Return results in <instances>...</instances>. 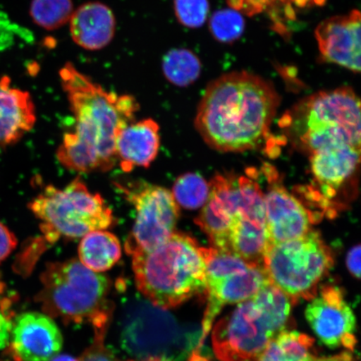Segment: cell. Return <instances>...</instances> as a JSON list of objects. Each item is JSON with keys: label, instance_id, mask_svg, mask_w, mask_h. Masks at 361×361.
Returning <instances> with one entry per match:
<instances>
[{"label": "cell", "instance_id": "obj_12", "mask_svg": "<svg viewBox=\"0 0 361 361\" xmlns=\"http://www.w3.org/2000/svg\"><path fill=\"white\" fill-rule=\"evenodd\" d=\"M310 301L305 317L319 341L331 349L354 351L356 319L341 288L326 284Z\"/></svg>", "mask_w": 361, "mask_h": 361}, {"label": "cell", "instance_id": "obj_17", "mask_svg": "<svg viewBox=\"0 0 361 361\" xmlns=\"http://www.w3.org/2000/svg\"><path fill=\"white\" fill-rule=\"evenodd\" d=\"M360 149L343 147L322 150L310 155L314 180L326 200H331L357 171Z\"/></svg>", "mask_w": 361, "mask_h": 361}, {"label": "cell", "instance_id": "obj_6", "mask_svg": "<svg viewBox=\"0 0 361 361\" xmlns=\"http://www.w3.org/2000/svg\"><path fill=\"white\" fill-rule=\"evenodd\" d=\"M292 303L272 283L237 304L215 324L212 341L220 361H259L269 343L286 329Z\"/></svg>", "mask_w": 361, "mask_h": 361}, {"label": "cell", "instance_id": "obj_2", "mask_svg": "<svg viewBox=\"0 0 361 361\" xmlns=\"http://www.w3.org/2000/svg\"><path fill=\"white\" fill-rule=\"evenodd\" d=\"M279 103L274 85L260 76L247 71L225 74L203 94L196 129L215 150H252L267 137Z\"/></svg>", "mask_w": 361, "mask_h": 361}, {"label": "cell", "instance_id": "obj_25", "mask_svg": "<svg viewBox=\"0 0 361 361\" xmlns=\"http://www.w3.org/2000/svg\"><path fill=\"white\" fill-rule=\"evenodd\" d=\"M210 185L197 173H186L176 180L173 196L178 206L186 209H197L205 205Z\"/></svg>", "mask_w": 361, "mask_h": 361}, {"label": "cell", "instance_id": "obj_3", "mask_svg": "<svg viewBox=\"0 0 361 361\" xmlns=\"http://www.w3.org/2000/svg\"><path fill=\"white\" fill-rule=\"evenodd\" d=\"M212 247L264 265L267 247L264 192L256 180L218 175L195 219Z\"/></svg>", "mask_w": 361, "mask_h": 361}, {"label": "cell", "instance_id": "obj_34", "mask_svg": "<svg viewBox=\"0 0 361 361\" xmlns=\"http://www.w3.org/2000/svg\"><path fill=\"white\" fill-rule=\"evenodd\" d=\"M13 361H20V360H18L17 358L15 357V360H13Z\"/></svg>", "mask_w": 361, "mask_h": 361}, {"label": "cell", "instance_id": "obj_21", "mask_svg": "<svg viewBox=\"0 0 361 361\" xmlns=\"http://www.w3.org/2000/svg\"><path fill=\"white\" fill-rule=\"evenodd\" d=\"M259 361H354L350 352L320 356L314 341L305 334L284 329L269 343Z\"/></svg>", "mask_w": 361, "mask_h": 361}, {"label": "cell", "instance_id": "obj_8", "mask_svg": "<svg viewBox=\"0 0 361 361\" xmlns=\"http://www.w3.org/2000/svg\"><path fill=\"white\" fill-rule=\"evenodd\" d=\"M29 209L42 221L40 229L49 243L61 237L82 238L116 222L100 194L90 192L79 178L62 189L47 186L29 203Z\"/></svg>", "mask_w": 361, "mask_h": 361}, {"label": "cell", "instance_id": "obj_30", "mask_svg": "<svg viewBox=\"0 0 361 361\" xmlns=\"http://www.w3.org/2000/svg\"><path fill=\"white\" fill-rule=\"evenodd\" d=\"M17 238L6 225L0 222V264H2L17 246Z\"/></svg>", "mask_w": 361, "mask_h": 361}, {"label": "cell", "instance_id": "obj_29", "mask_svg": "<svg viewBox=\"0 0 361 361\" xmlns=\"http://www.w3.org/2000/svg\"><path fill=\"white\" fill-rule=\"evenodd\" d=\"M107 329H94V342L81 355L80 361H120L109 350L106 348L105 337Z\"/></svg>", "mask_w": 361, "mask_h": 361}, {"label": "cell", "instance_id": "obj_10", "mask_svg": "<svg viewBox=\"0 0 361 361\" xmlns=\"http://www.w3.org/2000/svg\"><path fill=\"white\" fill-rule=\"evenodd\" d=\"M205 257L207 305L202 320L201 343L225 306L250 299L271 283L264 265L248 263L212 247H205Z\"/></svg>", "mask_w": 361, "mask_h": 361}, {"label": "cell", "instance_id": "obj_1", "mask_svg": "<svg viewBox=\"0 0 361 361\" xmlns=\"http://www.w3.org/2000/svg\"><path fill=\"white\" fill-rule=\"evenodd\" d=\"M75 124L63 138L57 158L79 173L107 171L117 160L116 143L121 130L133 123L139 105L130 94L108 92L67 62L60 71Z\"/></svg>", "mask_w": 361, "mask_h": 361}, {"label": "cell", "instance_id": "obj_22", "mask_svg": "<svg viewBox=\"0 0 361 361\" xmlns=\"http://www.w3.org/2000/svg\"><path fill=\"white\" fill-rule=\"evenodd\" d=\"M81 264L94 272L111 269L121 258L119 239L106 230H97L85 234L79 245Z\"/></svg>", "mask_w": 361, "mask_h": 361}, {"label": "cell", "instance_id": "obj_33", "mask_svg": "<svg viewBox=\"0 0 361 361\" xmlns=\"http://www.w3.org/2000/svg\"><path fill=\"white\" fill-rule=\"evenodd\" d=\"M142 361H169L168 358H164V357H153V358H149L147 360H143Z\"/></svg>", "mask_w": 361, "mask_h": 361}, {"label": "cell", "instance_id": "obj_31", "mask_svg": "<svg viewBox=\"0 0 361 361\" xmlns=\"http://www.w3.org/2000/svg\"><path fill=\"white\" fill-rule=\"evenodd\" d=\"M346 264L350 273L356 279L360 277V246L351 247L346 257Z\"/></svg>", "mask_w": 361, "mask_h": 361}, {"label": "cell", "instance_id": "obj_19", "mask_svg": "<svg viewBox=\"0 0 361 361\" xmlns=\"http://www.w3.org/2000/svg\"><path fill=\"white\" fill-rule=\"evenodd\" d=\"M70 32L73 42L87 51L107 47L116 33V18L110 7L101 2H88L74 11Z\"/></svg>", "mask_w": 361, "mask_h": 361}, {"label": "cell", "instance_id": "obj_15", "mask_svg": "<svg viewBox=\"0 0 361 361\" xmlns=\"http://www.w3.org/2000/svg\"><path fill=\"white\" fill-rule=\"evenodd\" d=\"M361 18L357 10L319 23L314 35L322 60L360 72Z\"/></svg>", "mask_w": 361, "mask_h": 361}, {"label": "cell", "instance_id": "obj_18", "mask_svg": "<svg viewBox=\"0 0 361 361\" xmlns=\"http://www.w3.org/2000/svg\"><path fill=\"white\" fill-rule=\"evenodd\" d=\"M35 121L30 93L12 87L8 76L0 78V147L19 142L34 128Z\"/></svg>", "mask_w": 361, "mask_h": 361}, {"label": "cell", "instance_id": "obj_24", "mask_svg": "<svg viewBox=\"0 0 361 361\" xmlns=\"http://www.w3.org/2000/svg\"><path fill=\"white\" fill-rule=\"evenodd\" d=\"M73 12L72 0H32L30 11L35 24L47 30L64 26Z\"/></svg>", "mask_w": 361, "mask_h": 361}, {"label": "cell", "instance_id": "obj_11", "mask_svg": "<svg viewBox=\"0 0 361 361\" xmlns=\"http://www.w3.org/2000/svg\"><path fill=\"white\" fill-rule=\"evenodd\" d=\"M116 185L135 210L133 229L125 245L129 255L153 250L175 232L179 206L168 189L146 182Z\"/></svg>", "mask_w": 361, "mask_h": 361}, {"label": "cell", "instance_id": "obj_26", "mask_svg": "<svg viewBox=\"0 0 361 361\" xmlns=\"http://www.w3.org/2000/svg\"><path fill=\"white\" fill-rule=\"evenodd\" d=\"M245 20L238 12L233 8L216 11L212 16L209 28L214 37L220 42H235L245 30Z\"/></svg>", "mask_w": 361, "mask_h": 361}, {"label": "cell", "instance_id": "obj_20", "mask_svg": "<svg viewBox=\"0 0 361 361\" xmlns=\"http://www.w3.org/2000/svg\"><path fill=\"white\" fill-rule=\"evenodd\" d=\"M159 147V126L154 120L132 123L121 130L117 137V160L126 173L135 166L148 168L156 159Z\"/></svg>", "mask_w": 361, "mask_h": 361}, {"label": "cell", "instance_id": "obj_32", "mask_svg": "<svg viewBox=\"0 0 361 361\" xmlns=\"http://www.w3.org/2000/svg\"><path fill=\"white\" fill-rule=\"evenodd\" d=\"M51 361H80V360L75 359L71 355H61L55 356Z\"/></svg>", "mask_w": 361, "mask_h": 361}, {"label": "cell", "instance_id": "obj_14", "mask_svg": "<svg viewBox=\"0 0 361 361\" xmlns=\"http://www.w3.org/2000/svg\"><path fill=\"white\" fill-rule=\"evenodd\" d=\"M264 192L267 247L305 235L312 226V214L302 202L269 173ZM266 252V251H265Z\"/></svg>", "mask_w": 361, "mask_h": 361}, {"label": "cell", "instance_id": "obj_5", "mask_svg": "<svg viewBox=\"0 0 361 361\" xmlns=\"http://www.w3.org/2000/svg\"><path fill=\"white\" fill-rule=\"evenodd\" d=\"M281 128L301 151L360 149V102L350 87L324 90L306 97L283 115Z\"/></svg>", "mask_w": 361, "mask_h": 361}, {"label": "cell", "instance_id": "obj_7", "mask_svg": "<svg viewBox=\"0 0 361 361\" xmlns=\"http://www.w3.org/2000/svg\"><path fill=\"white\" fill-rule=\"evenodd\" d=\"M40 281L43 288L36 300L49 317L90 323L94 329L109 327L114 307L107 299L111 281L105 275L71 259L48 263Z\"/></svg>", "mask_w": 361, "mask_h": 361}, {"label": "cell", "instance_id": "obj_16", "mask_svg": "<svg viewBox=\"0 0 361 361\" xmlns=\"http://www.w3.org/2000/svg\"><path fill=\"white\" fill-rule=\"evenodd\" d=\"M13 355L20 361H51L62 349L57 324L47 314L26 312L13 326Z\"/></svg>", "mask_w": 361, "mask_h": 361}, {"label": "cell", "instance_id": "obj_27", "mask_svg": "<svg viewBox=\"0 0 361 361\" xmlns=\"http://www.w3.org/2000/svg\"><path fill=\"white\" fill-rule=\"evenodd\" d=\"M174 12L178 20L188 28H200L209 13V0H174Z\"/></svg>", "mask_w": 361, "mask_h": 361}, {"label": "cell", "instance_id": "obj_23", "mask_svg": "<svg viewBox=\"0 0 361 361\" xmlns=\"http://www.w3.org/2000/svg\"><path fill=\"white\" fill-rule=\"evenodd\" d=\"M162 72L166 80L178 87L195 82L202 72L200 59L188 49H173L162 60Z\"/></svg>", "mask_w": 361, "mask_h": 361}, {"label": "cell", "instance_id": "obj_4", "mask_svg": "<svg viewBox=\"0 0 361 361\" xmlns=\"http://www.w3.org/2000/svg\"><path fill=\"white\" fill-rule=\"evenodd\" d=\"M132 256L135 284L157 308H175L206 290L205 247L174 232L153 250Z\"/></svg>", "mask_w": 361, "mask_h": 361}, {"label": "cell", "instance_id": "obj_28", "mask_svg": "<svg viewBox=\"0 0 361 361\" xmlns=\"http://www.w3.org/2000/svg\"><path fill=\"white\" fill-rule=\"evenodd\" d=\"M311 1L319 0H227L233 10H235L248 16L259 15L264 12L277 11L279 6H286L293 2L298 7H305Z\"/></svg>", "mask_w": 361, "mask_h": 361}, {"label": "cell", "instance_id": "obj_13", "mask_svg": "<svg viewBox=\"0 0 361 361\" xmlns=\"http://www.w3.org/2000/svg\"><path fill=\"white\" fill-rule=\"evenodd\" d=\"M175 332L173 320L162 309L143 305L126 319L121 341L126 351L137 357L166 358Z\"/></svg>", "mask_w": 361, "mask_h": 361}, {"label": "cell", "instance_id": "obj_9", "mask_svg": "<svg viewBox=\"0 0 361 361\" xmlns=\"http://www.w3.org/2000/svg\"><path fill=\"white\" fill-rule=\"evenodd\" d=\"M334 261L322 234L310 229L303 236L269 247L264 266L271 283L295 305L301 300L314 299Z\"/></svg>", "mask_w": 361, "mask_h": 361}]
</instances>
